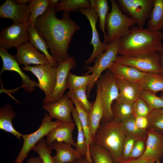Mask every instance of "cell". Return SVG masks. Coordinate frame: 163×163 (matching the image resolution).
Instances as JSON below:
<instances>
[{"label":"cell","mask_w":163,"mask_h":163,"mask_svg":"<svg viewBox=\"0 0 163 163\" xmlns=\"http://www.w3.org/2000/svg\"><path fill=\"white\" fill-rule=\"evenodd\" d=\"M55 8L50 7L37 19L35 26L46 41L53 59L59 64L70 57L68 50L75 33L81 29L70 18V13L63 12L59 19Z\"/></svg>","instance_id":"obj_1"},{"label":"cell","mask_w":163,"mask_h":163,"mask_svg":"<svg viewBox=\"0 0 163 163\" xmlns=\"http://www.w3.org/2000/svg\"><path fill=\"white\" fill-rule=\"evenodd\" d=\"M163 32L137 26L132 27L120 40L118 54L136 57L163 51Z\"/></svg>","instance_id":"obj_2"},{"label":"cell","mask_w":163,"mask_h":163,"mask_svg":"<svg viewBox=\"0 0 163 163\" xmlns=\"http://www.w3.org/2000/svg\"><path fill=\"white\" fill-rule=\"evenodd\" d=\"M100 124L92 144L101 147L111 155L114 163L122 161V148L125 131L122 123L113 119Z\"/></svg>","instance_id":"obj_3"},{"label":"cell","mask_w":163,"mask_h":163,"mask_svg":"<svg viewBox=\"0 0 163 163\" xmlns=\"http://www.w3.org/2000/svg\"><path fill=\"white\" fill-rule=\"evenodd\" d=\"M110 2L111 10L108 14L105 24L108 44L120 40L136 25L133 19L121 11L116 1L111 0Z\"/></svg>","instance_id":"obj_4"},{"label":"cell","mask_w":163,"mask_h":163,"mask_svg":"<svg viewBox=\"0 0 163 163\" xmlns=\"http://www.w3.org/2000/svg\"><path fill=\"white\" fill-rule=\"evenodd\" d=\"M96 82L100 88L101 99L103 111L102 120H111L113 119L112 104L117 99L119 94L115 76L108 70L104 74L101 75Z\"/></svg>","instance_id":"obj_5"},{"label":"cell","mask_w":163,"mask_h":163,"mask_svg":"<svg viewBox=\"0 0 163 163\" xmlns=\"http://www.w3.org/2000/svg\"><path fill=\"white\" fill-rule=\"evenodd\" d=\"M52 119L48 113H46L40 126L36 131L30 134L22 135L24 141L23 146L14 163H22L27 157L28 153L38 142L61 122L57 120L53 121Z\"/></svg>","instance_id":"obj_6"},{"label":"cell","mask_w":163,"mask_h":163,"mask_svg":"<svg viewBox=\"0 0 163 163\" xmlns=\"http://www.w3.org/2000/svg\"><path fill=\"white\" fill-rule=\"evenodd\" d=\"M155 0H117L121 11L143 28L149 20Z\"/></svg>","instance_id":"obj_7"},{"label":"cell","mask_w":163,"mask_h":163,"mask_svg":"<svg viewBox=\"0 0 163 163\" xmlns=\"http://www.w3.org/2000/svg\"><path fill=\"white\" fill-rule=\"evenodd\" d=\"M120 40L109 44V46L106 50L94 61V65L90 66L87 65L85 66V68L88 71L83 75L91 74L93 76L91 84L87 88L88 96L90 95L95 82L98 79L102 72L105 70L107 69L115 61L118 54Z\"/></svg>","instance_id":"obj_8"},{"label":"cell","mask_w":163,"mask_h":163,"mask_svg":"<svg viewBox=\"0 0 163 163\" xmlns=\"http://www.w3.org/2000/svg\"><path fill=\"white\" fill-rule=\"evenodd\" d=\"M28 23H13L3 28L0 33V49L8 50L17 47L30 40L27 29Z\"/></svg>","instance_id":"obj_9"},{"label":"cell","mask_w":163,"mask_h":163,"mask_svg":"<svg viewBox=\"0 0 163 163\" xmlns=\"http://www.w3.org/2000/svg\"><path fill=\"white\" fill-rule=\"evenodd\" d=\"M115 61L145 73H161L158 53L133 57L117 55Z\"/></svg>","instance_id":"obj_10"},{"label":"cell","mask_w":163,"mask_h":163,"mask_svg":"<svg viewBox=\"0 0 163 163\" xmlns=\"http://www.w3.org/2000/svg\"><path fill=\"white\" fill-rule=\"evenodd\" d=\"M76 66L75 59L73 56L64 62L59 64L57 67L56 77L54 89L50 95L45 97L42 101L43 104L53 103L61 99L68 88L67 80L69 73Z\"/></svg>","instance_id":"obj_11"},{"label":"cell","mask_w":163,"mask_h":163,"mask_svg":"<svg viewBox=\"0 0 163 163\" xmlns=\"http://www.w3.org/2000/svg\"><path fill=\"white\" fill-rule=\"evenodd\" d=\"M23 70L32 72L37 78L39 88L48 97L52 93L55 85L57 67L50 63L45 65L26 66Z\"/></svg>","instance_id":"obj_12"},{"label":"cell","mask_w":163,"mask_h":163,"mask_svg":"<svg viewBox=\"0 0 163 163\" xmlns=\"http://www.w3.org/2000/svg\"><path fill=\"white\" fill-rule=\"evenodd\" d=\"M80 13L85 16L89 21L92 31V38L90 43L93 47V51L90 57L85 61L87 65L93 62L94 61L101 55L107 48L109 44L101 42L96 28V24L98 18L95 8H82L79 9Z\"/></svg>","instance_id":"obj_13"},{"label":"cell","mask_w":163,"mask_h":163,"mask_svg":"<svg viewBox=\"0 0 163 163\" xmlns=\"http://www.w3.org/2000/svg\"><path fill=\"white\" fill-rule=\"evenodd\" d=\"M16 48L17 52L14 56L19 65L26 66L32 64L45 65L50 63L46 56L39 52L30 41Z\"/></svg>","instance_id":"obj_14"},{"label":"cell","mask_w":163,"mask_h":163,"mask_svg":"<svg viewBox=\"0 0 163 163\" xmlns=\"http://www.w3.org/2000/svg\"><path fill=\"white\" fill-rule=\"evenodd\" d=\"M0 56L2 59L3 63L0 73V75L6 71L16 72L19 74L22 79V87L25 91L29 93L35 90V87H38V83L31 79L22 70L14 55L10 54L7 50L0 49Z\"/></svg>","instance_id":"obj_15"},{"label":"cell","mask_w":163,"mask_h":163,"mask_svg":"<svg viewBox=\"0 0 163 163\" xmlns=\"http://www.w3.org/2000/svg\"><path fill=\"white\" fill-rule=\"evenodd\" d=\"M30 15L27 4H20L12 0H6L0 6V18L11 19L13 23H28Z\"/></svg>","instance_id":"obj_16"},{"label":"cell","mask_w":163,"mask_h":163,"mask_svg":"<svg viewBox=\"0 0 163 163\" xmlns=\"http://www.w3.org/2000/svg\"><path fill=\"white\" fill-rule=\"evenodd\" d=\"M73 102L67 94L57 101L43 104V108L46 111L52 118L63 122H74L71 117L72 105Z\"/></svg>","instance_id":"obj_17"},{"label":"cell","mask_w":163,"mask_h":163,"mask_svg":"<svg viewBox=\"0 0 163 163\" xmlns=\"http://www.w3.org/2000/svg\"><path fill=\"white\" fill-rule=\"evenodd\" d=\"M144 152L139 158L160 163L163 155V133L148 129Z\"/></svg>","instance_id":"obj_18"},{"label":"cell","mask_w":163,"mask_h":163,"mask_svg":"<svg viewBox=\"0 0 163 163\" xmlns=\"http://www.w3.org/2000/svg\"><path fill=\"white\" fill-rule=\"evenodd\" d=\"M115 79L119 91L118 97L115 101L133 104L139 97L142 90L139 83L116 76Z\"/></svg>","instance_id":"obj_19"},{"label":"cell","mask_w":163,"mask_h":163,"mask_svg":"<svg viewBox=\"0 0 163 163\" xmlns=\"http://www.w3.org/2000/svg\"><path fill=\"white\" fill-rule=\"evenodd\" d=\"M75 123L61 122L53 129L46 136V140L48 146L55 141L63 142L75 147L72 136V132L75 129Z\"/></svg>","instance_id":"obj_20"},{"label":"cell","mask_w":163,"mask_h":163,"mask_svg":"<svg viewBox=\"0 0 163 163\" xmlns=\"http://www.w3.org/2000/svg\"><path fill=\"white\" fill-rule=\"evenodd\" d=\"M48 147L56 151V155L52 156L55 163H73L82 157L71 145L63 142L55 141Z\"/></svg>","instance_id":"obj_21"},{"label":"cell","mask_w":163,"mask_h":163,"mask_svg":"<svg viewBox=\"0 0 163 163\" xmlns=\"http://www.w3.org/2000/svg\"><path fill=\"white\" fill-rule=\"evenodd\" d=\"M107 70L116 77L137 82H139L145 76L149 74L142 72L116 61L112 63Z\"/></svg>","instance_id":"obj_22"},{"label":"cell","mask_w":163,"mask_h":163,"mask_svg":"<svg viewBox=\"0 0 163 163\" xmlns=\"http://www.w3.org/2000/svg\"><path fill=\"white\" fill-rule=\"evenodd\" d=\"M97 86L96 98L93 104L91 111L88 115L89 128L92 139L100 126L103 116L100 88L97 84Z\"/></svg>","instance_id":"obj_23"},{"label":"cell","mask_w":163,"mask_h":163,"mask_svg":"<svg viewBox=\"0 0 163 163\" xmlns=\"http://www.w3.org/2000/svg\"><path fill=\"white\" fill-rule=\"evenodd\" d=\"M16 115L11 105L5 103L0 108V129L10 133L18 139L21 140L23 134L14 129L12 123V120Z\"/></svg>","instance_id":"obj_24"},{"label":"cell","mask_w":163,"mask_h":163,"mask_svg":"<svg viewBox=\"0 0 163 163\" xmlns=\"http://www.w3.org/2000/svg\"><path fill=\"white\" fill-rule=\"evenodd\" d=\"M72 115L77 129V141L75 143V150L82 156H86L90 160L92 159L88 150L85 136L77 110L72 105Z\"/></svg>","instance_id":"obj_25"},{"label":"cell","mask_w":163,"mask_h":163,"mask_svg":"<svg viewBox=\"0 0 163 163\" xmlns=\"http://www.w3.org/2000/svg\"><path fill=\"white\" fill-rule=\"evenodd\" d=\"M27 29L30 35V42L36 48L46 56L50 64L57 67L59 63L49 53L48 50V48L46 41L38 33L35 26L28 24Z\"/></svg>","instance_id":"obj_26"},{"label":"cell","mask_w":163,"mask_h":163,"mask_svg":"<svg viewBox=\"0 0 163 163\" xmlns=\"http://www.w3.org/2000/svg\"><path fill=\"white\" fill-rule=\"evenodd\" d=\"M67 95L72 101L77 110L78 114L84 131L88 148L89 152V146L92 144V138L89 128L88 115V113L79 104L72 93L69 91L67 92Z\"/></svg>","instance_id":"obj_27"},{"label":"cell","mask_w":163,"mask_h":163,"mask_svg":"<svg viewBox=\"0 0 163 163\" xmlns=\"http://www.w3.org/2000/svg\"><path fill=\"white\" fill-rule=\"evenodd\" d=\"M147 28L156 31L163 30V0H155L149 18Z\"/></svg>","instance_id":"obj_28"},{"label":"cell","mask_w":163,"mask_h":163,"mask_svg":"<svg viewBox=\"0 0 163 163\" xmlns=\"http://www.w3.org/2000/svg\"><path fill=\"white\" fill-rule=\"evenodd\" d=\"M142 90L156 93L163 92V74L161 73H149L139 82Z\"/></svg>","instance_id":"obj_29"},{"label":"cell","mask_w":163,"mask_h":163,"mask_svg":"<svg viewBox=\"0 0 163 163\" xmlns=\"http://www.w3.org/2000/svg\"><path fill=\"white\" fill-rule=\"evenodd\" d=\"M92 7L97 13L99 19V27L103 33L104 40L103 43H107V36L105 32V24L109 7L107 0H89Z\"/></svg>","instance_id":"obj_30"},{"label":"cell","mask_w":163,"mask_h":163,"mask_svg":"<svg viewBox=\"0 0 163 163\" xmlns=\"http://www.w3.org/2000/svg\"><path fill=\"white\" fill-rule=\"evenodd\" d=\"M92 7L89 0H61L55 9L56 12L63 11L70 13L72 11H78L81 8H89Z\"/></svg>","instance_id":"obj_31"},{"label":"cell","mask_w":163,"mask_h":163,"mask_svg":"<svg viewBox=\"0 0 163 163\" xmlns=\"http://www.w3.org/2000/svg\"><path fill=\"white\" fill-rule=\"evenodd\" d=\"M28 5L30 15L28 24L33 26L37 18L50 7L49 0H30Z\"/></svg>","instance_id":"obj_32"},{"label":"cell","mask_w":163,"mask_h":163,"mask_svg":"<svg viewBox=\"0 0 163 163\" xmlns=\"http://www.w3.org/2000/svg\"><path fill=\"white\" fill-rule=\"evenodd\" d=\"M93 79V76L91 74L78 76L70 72L67 80L68 88L72 92L83 87L88 88L91 84Z\"/></svg>","instance_id":"obj_33"},{"label":"cell","mask_w":163,"mask_h":163,"mask_svg":"<svg viewBox=\"0 0 163 163\" xmlns=\"http://www.w3.org/2000/svg\"><path fill=\"white\" fill-rule=\"evenodd\" d=\"M115 101L112 107L113 118L122 123L133 114L132 104Z\"/></svg>","instance_id":"obj_34"},{"label":"cell","mask_w":163,"mask_h":163,"mask_svg":"<svg viewBox=\"0 0 163 163\" xmlns=\"http://www.w3.org/2000/svg\"><path fill=\"white\" fill-rule=\"evenodd\" d=\"M89 153L93 163H114L110 153L101 147L91 144Z\"/></svg>","instance_id":"obj_35"},{"label":"cell","mask_w":163,"mask_h":163,"mask_svg":"<svg viewBox=\"0 0 163 163\" xmlns=\"http://www.w3.org/2000/svg\"><path fill=\"white\" fill-rule=\"evenodd\" d=\"M147 118L148 129L163 133V109H152Z\"/></svg>","instance_id":"obj_36"},{"label":"cell","mask_w":163,"mask_h":163,"mask_svg":"<svg viewBox=\"0 0 163 163\" xmlns=\"http://www.w3.org/2000/svg\"><path fill=\"white\" fill-rule=\"evenodd\" d=\"M122 123L126 133L137 138L147 137V130L141 129L137 126L133 114Z\"/></svg>","instance_id":"obj_37"},{"label":"cell","mask_w":163,"mask_h":163,"mask_svg":"<svg viewBox=\"0 0 163 163\" xmlns=\"http://www.w3.org/2000/svg\"><path fill=\"white\" fill-rule=\"evenodd\" d=\"M152 109H163V98L150 91L142 90L139 95Z\"/></svg>","instance_id":"obj_38"},{"label":"cell","mask_w":163,"mask_h":163,"mask_svg":"<svg viewBox=\"0 0 163 163\" xmlns=\"http://www.w3.org/2000/svg\"><path fill=\"white\" fill-rule=\"evenodd\" d=\"M32 150L38 154L43 163H55L51 156L52 149L49 148L43 138L38 142Z\"/></svg>","instance_id":"obj_39"},{"label":"cell","mask_w":163,"mask_h":163,"mask_svg":"<svg viewBox=\"0 0 163 163\" xmlns=\"http://www.w3.org/2000/svg\"><path fill=\"white\" fill-rule=\"evenodd\" d=\"M87 87H84L71 92L80 105L88 113L91 111L93 104L88 100L86 91Z\"/></svg>","instance_id":"obj_40"},{"label":"cell","mask_w":163,"mask_h":163,"mask_svg":"<svg viewBox=\"0 0 163 163\" xmlns=\"http://www.w3.org/2000/svg\"><path fill=\"white\" fill-rule=\"evenodd\" d=\"M132 107L134 117H147L152 110L140 97L133 103Z\"/></svg>","instance_id":"obj_41"},{"label":"cell","mask_w":163,"mask_h":163,"mask_svg":"<svg viewBox=\"0 0 163 163\" xmlns=\"http://www.w3.org/2000/svg\"><path fill=\"white\" fill-rule=\"evenodd\" d=\"M126 133L122 148V161L129 160L134 145L139 138Z\"/></svg>","instance_id":"obj_42"},{"label":"cell","mask_w":163,"mask_h":163,"mask_svg":"<svg viewBox=\"0 0 163 163\" xmlns=\"http://www.w3.org/2000/svg\"><path fill=\"white\" fill-rule=\"evenodd\" d=\"M147 137L139 138L135 142L129 160L139 158L144 153L146 147Z\"/></svg>","instance_id":"obj_43"},{"label":"cell","mask_w":163,"mask_h":163,"mask_svg":"<svg viewBox=\"0 0 163 163\" xmlns=\"http://www.w3.org/2000/svg\"><path fill=\"white\" fill-rule=\"evenodd\" d=\"M134 117L135 123L137 126L141 129L147 130L148 129V120L147 117Z\"/></svg>","instance_id":"obj_44"},{"label":"cell","mask_w":163,"mask_h":163,"mask_svg":"<svg viewBox=\"0 0 163 163\" xmlns=\"http://www.w3.org/2000/svg\"><path fill=\"white\" fill-rule=\"evenodd\" d=\"M119 163H155V162L151 160L138 158L134 160H129L125 161H122Z\"/></svg>","instance_id":"obj_45"},{"label":"cell","mask_w":163,"mask_h":163,"mask_svg":"<svg viewBox=\"0 0 163 163\" xmlns=\"http://www.w3.org/2000/svg\"><path fill=\"white\" fill-rule=\"evenodd\" d=\"M43 161L39 156L37 157H31L29 158L27 163H41Z\"/></svg>","instance_id":"obj_46"},{"label":"cell","mask_w":163,"mask_h":163,"mask_svg":"<svg viewBox=\"0 0 163 163\" xmlns=\"http://www.w3.org/2000/svg\"><path fill=\"white\" fill-rule=\"evenodd\" d=\"M73 163H93V161L89 160L86 156H82Z\"/></svg>","instance_id":"obj_47"},{"label":"cell","mask_w":163,"mask_h":163,"mask_svg":"<svg viewBox=\"0 0 163 163\" xmlns=\"http://www.w3.org/2000/svg\"><path fill=\"white\" fill-rule=\"evenodd\" d=\"M158 53L159 64L161 71V73L163 74V51L160 52Z\"/></svg>","instance_id":"obj_48"},{"label":"cell","mask_w":163,"mask_h":163,"mask_svg":"<svg viewBox=\"0 0 163 163\" xmlns=\"http://www.w3.org/2000/svg\"><path fill=\"white\" fill-rule=\"evenodd\" d=\"M50 7L55 8L60 1L59 0H49Z\"/></svg>","instance_id":"obj_49"},{"label":"cell","mask_w":163,"mask_h":163,"mask_svg":"<svg viewBox=\"0 0 163 163\" xmlns=\"http://www.w3.org/2000/svg\"><path fill=\"white\" fill-rule=\"evenodd\" d=\"M30 0H15L14 2L16 3L20 4H27Z\"/></svg>","instance_id":"obj_50"},{"label":"cell","mask_w":163,"mask_h":163,"mask_svg":"<svg viewBox=\"0 0 163 163\" xmlns=\"http://www.w3.org/2000/svg\"><path fill=\"white\" fill-rule=\"evenodd\" d=\"M160 96L162 97L163 98V92H162Z\"/></svg>","instance_id":"obj_51"},{"label":"cell","mask_w":163,"mask_h":163,"mask_svg":"<svg viewBox=\"0 0 163 163\" xmlns=\"http://www.w3.org/2000/svg\"></svg>","instance_id":"obj_52"},{"label":"cell","mask_w":163,"mask_h":163,"mask_svg":"<svg viewBox=\"0 0 163 163\" xmlns=\"http://www.w3.org/2000/svg\"><path fill=\"white\" fill-rule=\"evenodd\" d=\"M41 163H43V162H42Z\"/></svg>","instance_id":"obj_53"}]
</instances>
